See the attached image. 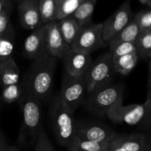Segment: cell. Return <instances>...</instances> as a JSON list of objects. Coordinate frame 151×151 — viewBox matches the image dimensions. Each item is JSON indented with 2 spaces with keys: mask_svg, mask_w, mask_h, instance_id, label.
Returning a JSON list of instances; mask_svg holds the SVG:
<instances>
[{
  "mask_svg": "<svg viewBox=\"0 0 151 151\" xmlns=\"http://www.w3.org/2000/svg\"><path fill=\"white\" fill-rule=\"evenodd\" d=\"M135 45L139 58L150 60L151 58V31L140 32L135 41Z\"/></svg>",
  "mask_w": 151,
  "mask_h": 151,
  "instance_id": "cell-24",
  "label": "cell"
},
{
  "mask_svg": "<svg viewBox=\"0 0 151 151\" xmlns=\"http://www.w3.org/2000/svg\"><path fill=\"white\" fill-rule=\"evenodd\" d=\"M62 60L66 73L75 77L83 76L92 63L91 54L72 48L66 52Z\"/></svg>",
  "mask_w": 151,
  "mask_h": 151,
  "instance_id": "cell-12",
  "label": "cell"
},
{
  "mask_svg": "<svg viewBox=\"0 0 151 151\" xmlns=\"http://www.w3.org/2000/svg\"><path fill=\"white\" fill-rule=\"evenodd\" d=\"M140 33L139 28L138 25L132 18L129 23L119 31L111 41L110 43L116 42H131L135 43ZM109 43V44H110Z\"/></svg>",
  "mask_w": 151,
  "mask_h": 151,
  "instance_id": "cell-22",
  "label": "cell"
},
{
  "mask_svg": "<svg viewBox=\"0 0 151 151\" xmlns=\"http://www.w3.org/2000/svg\"><path fill=\"white\" fill-rule=\"evenodd\" d=\"M38 9L43 24L55 21L56 3L54 0H38Z\"/></svg>",
  "mask_w": 151,
  "mask_h": 151,
  "instance_id": "cell-26",
  "label": "cell"
},
{
  "mask_svg": "<svg viewBox=\"0 0 151 151\" xmlns=\"http://www.w3.org/2000/svg\"><path fill=\"white\" fill-rule=\"evenodd\" d=\"M7 146H8V145H7V142H6L5 138H4L2 133L0 131V151H2Z\"/></svg>",
  "mask_w": 151,
  "mask_h": 151,
  "instance_id": "cell-31",
  "label": "cell"
},
{
  "mask_svg": "<svg viewBox=\"0 0 151 151\" xmlns=\"http://www.w3.org/2000/svg\"><path fill=\"white\" fill-rule=\"evenodd\" d=\"M82 0H60L56 4L55 21L72 16Z\"/></svg>",
  "mask_w": 151,
  "mask_h": 151,
  "instance_id": "cell-25",
  "label": "cell"
},
{
  "mask_svg": "<svg viewBox=\"0 0 151 151\" xmlns=\"http://www.w3.org/2000/svg\"><path fill=\"white\" fill-rule=\"evenodd\" d=\"M131 0H125L120 7L103 24V39L109 45L115 35L132 19Z\"/></svg>",
  "mask_w": 151,
  "mask_h": 151,
  "instance_id": "cell-9",
  "label": "cell"
},
{
  "mask_svg": "<svg viewBox=\"0 0 151 151\" xmlns=\"http://www.w3.org/2000/svg\"><path fill=\"white\" fill-rule=\"evenodd\" d=\"M57 22L58 29L63 40L66 44L70 46L78 36L81 27L72 16L64 18Z\"/></svg>",
  "mask_w": 151,
  "mask_h": 151,
  "instance_id": "cell-18",
  "label": "cell"
},
{
  "mask_svg": "<svg viewBox=\"0 0 151 151\" xmlns=\"http://www.w3.org/2000/svg\"><path fill=\"white\" fill-rule=\"evenodd\" d=\"M19 103L22 108V121L17 142L21 147H34L42 127L41 101L25 92Z\"/></svg>",
  "mask_w": 151,
  "mask_h": 151,
  "instance_id": "cell-2",
  "label": "cell"
},
{
  "mask_svg": "<svg viewBox=\"0 0 151 151\" xmlns=\"http://www.w3.org/2000/svg\"><path fill=\"white\" fill-rule=\"evenodd\" d=\"M44 36L47 53L57 60L62 59L71 48L63 40L58 29L57 21L44 24Z\"/></svg>",
  "mask_w": 151,
  "mask_h": 151,
  "instance_id": "cell-11",
  "label": "cell"
},
{
  "mask_svg": "<svg viewBox=\"0 0 151 151\" xmlns=\"http://www.w3.org/2000/svg\"><path fill=\"white\" fill-rule=\"evenodd\" d=\"M34 151H55L45 131L41 127L34 145Z\"/></svg>",
  "mask_w": 151,
  "mask_h": 151,
  "instance_id": "cell-29",
  "label": "cell"
},
{
  "mask_svg": "<svg viewBox=\"0 0 151 151\" xmlns=\"http://www.w3.org/2000/svg\"><path fill=\"white\" fill-rule=\"evenodd\" d=\"M97 0H82L72 17L82 27L91 23V17Z\"/></svg>",
  "mask_w": 151,
  "mask_h": 151,
  "instance_id": "cell-19",
  "label": "cell"
},
{
  "mask_svg": "<svg viewBox=\"0 0 151 151\" xmlns=\"http://www.w3.org/2000/svg\"><path fill=\"white\" fill-rule=\"evenodd\" d=\"M116 131L106 125L94 122L75 123V136L97 143H109L117 137Z\"/></svg>",
  "mask_w": 151,
  "mask_h": 151,
  "instance_id": "cell-10",
  "label": "cell"
},
{
  "mask_svg": "<svg viewBox=\"0 0 151 151\" xmlns=\"http://www.w3.org/2000/svg\"><path fill=\"white\" fill-rule=\"evenodd\" d=\"M12 1H16V0H12Z\"/></svg>",
  "mask_w": 151,
  "mask_h": 151,
  "instance_id": "cell-38",
  "label": "cell"
},
{
  "mask_svg": "<svg viewBox=\"0 0 151 151\" xmlns=\"http://www.w3.org/2000/svg\"><path fill=\"white\" fill-rule=\"evenodd\" d=\"M133 19L139 28L140 32L151 31V11L144 10L138 12Z\"/></svg>",
  "mask_w": 151,
  "mask_h": 151,
  "instance_id": "cell-28",
  "label": "cell"
},
{
  "mask_svg": "<svg viewBox=\"0 0 151 151\" xmlns=\"http://www.w3.org/2000/svg\"><path fill=\"white\" fill-rule=\"evenodd\" d=\"M151 82L147 83V97L143 104H131L123 106L118 103L110 109L106 116L115 124L137 125L143 123L150 125L151 116Z\"/></svg>",
  "mask_w": 151,
  "mask_h": 151,
  "instance_id": "cell-3",
  "label": "cell"
},
{
  "mask_svg": "<svg viewBox=\"0 0 151 151\" xmlns=\"http://www.w3.org/2000/svg\"><path fill=\"white\" fill-rule=\"evenodd\" d=\"M114 73L112 55L110 52H107L91 63L84 74L86 92L89 94L94 90L110 84Z\"/></svg>",
  "mask_w": 151,
  "mask_h": 151,
  "instance_id": "cell-6",
  "label": "cell"
},
{
  "mask_svg": "<svg viewBox=\"0 0 151 151\" xmlns=\"http://www.w3.org/2000/svg\"><path fill=\"white\" fill-rule=\"evenodd\" d=\"M0 1H4V2H7V3H13V1L12 0H0Z\"/></svg>",
  "mask_w": 151,
  "mask_h": 151,
  "instance_id": "cell-35",
  "label": "cell"
},
{
  "mask_svg": "<svg viewBox=\"0 0 151 151\" xmlns=\"http://www.w3.org/2000/svg\"><path fill=\"white\" fill-rule=\"evenodd\" d=\"M35 1H38V0H35Z\"/></svg>",
  "mask_w": 151,
  "mask_h": 151,
  "instance_id": "cell-39",
  "label": "cell"
},
{
  "mask_svg": "<svg viewBox=\"0 0 151 151\" xmlns=\"http://www.w3.org/2000/svg\"><path fill=\"white\" fill-rule=\"evenodd\" d=\"M122 102L123 88L120 86L109 84L89 93L86 100V106L97 116H106L111 108Z\"/></svg>",
  "mask_w": 151,
  "mask_h": 151,
  "instance_id": "cell-5",
  "label": "cell"
},
{
  "mask_svg": "<svg viewBox=\"0 0 151 151\" xmlns=\"http://www.w3.org/2000/svg\"><path fill=\"white\" fill-rule=\"evenodd\" d=\"M103 24L85 25L82 27L70 47L73 50L91 54L94 51L107 46L103 39Z\"/></svg>",
  "mask_w": 151,
  "mask_h": 151,
  "instance_id": "cell-8",
  "label": "cell"
},
{
  "mask_svg": "<svg viewBox=\"0 0 151 151\" xmlns=\"http://www.w3.org/2000/svg\"><path fill=\"white\" fill-rule=\"evenodd\" d=\"M139 56L137 52L131 53L119 57H112V63L114 72L121 75H128L137 66Z\"/></svg>",
  "mask_w": 151,
  "mask_h": 151,
  "instance_id": "cell-17",
  "label": "cell"
},
{
  "mask_svg": "<svg viewBox=\"0 0 151 151\" xmlns=\"http://www.w3.org/2000/svg\"><path fill=\"white\" fill-rule=\"evenodd\" d=\"M110 52L112 57H119L136 52L135 43L131 42H116L110 43Z\"/></svg>",
  "mask_w": 151,
  "mask_h": 151,
  "instance_id": "cell-27",
  "label": "cell"
},
{
  "mask_svg": "<svg viewBox=\"0 0 151 151\" xmlns=\"http://www.w3.org/2000/svg\"><path fill=\"white\" fill-rule=\"evenodd\" d=\"M1 100L6 103L19 102L25 93L24 86L20 82L2 87Z\"/></svg>",
  "mask_w": 151,
  "mask_h": 151,
  "instance_id": "cell-23",
  "label": "cell"
},
{
  "mask_svg": "<svg viewBox=\"0 0 151 151\" xmlns=\"http://www.w3.org/2000/svg\"><path fill=\"white\" fill-rule=\"evenodd\" d=\"M14 41V32L11 27H10L4 35L0 37V64L6 63L13 58Z\"/></svg>",
  "mask_w": 151,
  "mask_h": 151,
  "instance_id": "cell-20",
  "label": "cell"
},
{
  "mask_svg": "<svg viewBox=\"0 0 151 151\" xmlns=\"http://www.w3.org/2000/svg\"><path fill=\"white\" fill-rule=\"evenodd\" d=\"M13 3H7L4 2V1H0V13L5 10L6 8H13Z\"/></svg>",
  "mask_w": 151,
  "mask_h": 151,
  "instance_id": "cell-32",
  "label": "cell"
},
{
  "mask_svg": "<svg viewBox=\"0 0 151 151\" xmlns=\"http://www.w3.org/2000/svg\"><path fill=\"white\" fill-rule=\"evenodd\" d=\"M44 24L36 28L27 36L24 43L23 55L25 58L35 60L47 54Z\"/></svg>",
  "mask_w": 151,
  "mask_h": 151,
  "instance_id": "cell-14",
  "label": "cell"
},
{
  "mask_svg": "<svg viewBox=\"0 0 151 151\" xmlns=\"http://www.w3.org/2000/svg\"><path fill=\"white\" fill-rule=\"evenodd\" d=\"M20 71L14 58L0 64V86L1 87L19 83Z\"/></svg>",
  "mask_w": 151,
  "mask_h": 151,
  "instance_id": "cell-16",
  "label": "cell"
},
{
  "mask_svg": "<svg viewBox=\"0 0 151 151\" xmlns=\"http://www.w3.org/2000/svg\"><path fill=\"white\" fill-rule=\"evenodd\" d=\"M50 115L56 140L66 147L75 136V122L73 113L62 102L59 94L55 97L50 106Z\"/></svg>",
  "mask_w": 151,
  "mask_h": 151,
  "instance_id": "cell-4",
  "label": "cell"
},
{
  "mask_svg": "<svg viewBox=\"0 0 151 151\" xmlns=\"http://www.w3.org/2000/svg\"><path fill=\"white\" fill-rule=\"evenodd\" d=\"M142 4H145L148 7H150L151 5V0H139Z\"/></svg>",
  "mask_w": 151,
  "mask_h": 151,
  "instance_id": "cell-34",
  "label": "cell"
},
{
  "mask_svg": "<svg viewBox=\"0 0 151 151\" xmlns=\"http://www.w3.org/2000/svg\"><path fill=\"white\" fill-rule=\"evenodd\" d=\"M60 1V0H54V1H55V2L56 3V4H57V3L58 2V1Z\"/></svg>",
  "mask_w": 151,
  "mask_h": 151,
  "instance_id": "cell-36",
  "label": "cell"
},
{
  "mask_svg": "<svg viewBox=\"0 0 151 151\" xmlns=\"http://www.w3.org/2000/svg\"><path fill=\"white\" fill-rule=\"evenodd\" d=\"M18 11L21 25L24 29L34 30L43 24L38 9V1L19 0Z\"/></svg>",
  "mask_w": 151,
  "mask_h": 151,
  "instance_id": "cell-13",
  "label": "cell"
},
{
  "mask_svg": "<svg viewBox=\"0 0 151 151\" xmlns=\"http://www.w3.org/2000/svg\"><path fill=\"white\" fill-rule=\"evenodd\" d=\"M111 142L122 147L125 151H150V142L145 134L119 135Z\"/></svg>",
  "mask_w": 151,
  "mask_h": 151,
  "instance_id": "cell-15",
  "label": "cell"
},
{
  "mask_svg": "<svg viewBox=\"0 0 151 151\" xmlns=\"http://www.w3.org/2000/svg\"><path fill=\"white\" fill-rule=\"evenodd\" d=\"M57 59L48 53L33 60L23 85L25 92L42 101L50 96Z\"/></svg>",
  "mask_w": 151,
  "mask_h": 151,
  "instance_id": "cell-1",
  "label": "cell"
},
{
  "mask_svg": "<svg viewBox=\"0 0 151 151\" xmlns=\"http://www.w3.org/2000/svg\"><path fill=\"white\" fill-rule=\"evenodd\" d=\"M86 92L83 76L75 77L66 72L59 93L62 102L74 114L78 106L83 102Z\"/></svg>",
  "mask_w": 151,
  "mask_h": 151,
  "instance_id": "cell-7",
  "label": "cell"
},
{
  "mask_svg": "<svg viewBox=\"0 0 151 151\" xmlns=\"http://www.w3.org/2000/svg\"><path fill=\"white\" fill-rule=\"evenodd\" d=\"M2 151H21L16 146H10L8 145L7 147L4 149Z\"/></svg>",
  "mask_w": 151,
  "mask_h": 151,
  "instance_id": "cell-33",
  "label": "cell"
},
{
  "mask_svg": "<svg viewBox=\"0 0 151 151\" xmlns=\"http://www.w3.org/2000/svg\"><path fill=\"white\" fill-rule=\"evenodd\" d=\"M13 8H6L0 13V37L4 35L10 27V19Z\"/></svg>",
  "mask_w": 151,
  "mask_h": 151,
  "instance_id": "cell-30",
  "label": "cell"
},
{
  "mask_svg": "<svg viewBox=\"0 0 151 151\" xmlns=\"http://www.w3.org/2000/svg\"><path fill=\"white\" fill-rule=\"evenodd\" d=\"M109 143L94 142L74 136L72 141L66 147V151H99L106 149Z\"/></svg>",
  "mask_w": 151,
  "mask_h": 151,
  "instance_id": "cell-21",
  "label": "cell"
},
{
  "mask_svg": "<svg viewBox=\"0 0 151 151\" xmlns=\"http://www.w3.org/2000/svg\"><path fill=\"white\" fill-rule=\"evenodd\" d=\"M99 151H106V149H103V150H99Z\"/></svg>",
  "mask_w": 151,
  "mask_h": 151,
  "instance_id": "cell-37",
  "label": "cell"
}]
</instances>
